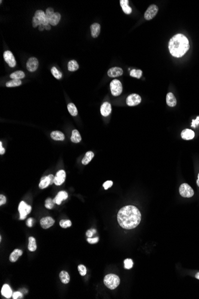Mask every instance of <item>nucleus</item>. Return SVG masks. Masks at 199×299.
<instances>
[{
	"label": "nucleus",
	"mask_w": 199,
	"mask_h": 299,
	"mask_svg": "<svg viewBox=\"0 0 199 299\" xmlns=\"http://www.w3.org/2000/svg\"><path fill=\"white\" fill-rule=\"evenodd\" d=\"M104 285L110 290L116 289L120 284V279L116 275L110 274L105 276L104 278Z\"/></svg>",
	"instance_id": "3"
},
{
	"label": "nucleus",
	"mask_w": 199,
	"mask_h": 299,
	"mask_svg": "<svg viewBox=\"0 0 199 299\" xmlns=\"http://www.w3.org/2000/svg\"><path fill=\"white\" fill-rule=\"evenodd\" d=\"M124 74V71L121 68L119 67H113L109 69L107 71V75L110 78H116Z\"/></svg>",
	"instance_id": "14"
},
{
	"label": "nucleus",
	"mask_w": 199,
	"mask_h": 299,
	"mask_svg": "<svg viewBox=\"0 0 199 299\" xmlns=\"http://www.w3.org/2000/svg\"><path fill=\"white\" fill-rule=\"evenodd\" d=\"M38 66H39V62L36 57H30L27 61L26 68L29 72H33L36 71L38 68Z\"/></svg>",
	"instance_id": "11"
},
{
	"label": "nucleus",
	"mask_w": 199,
	"mask_h": 299,
	"mask_svg": "<svg viewBox=\"0 0 199 299\" xmlns=\"http://www.w3.org/2000/svg\"><path fill=\"white\" fill-rule=\"evenodd\" d=\"M54 203L53 202V200L51 199V198H48L45 200V207L48 208V209H52L54 207Z\"/></svg>",
	"instance_id": "38"
},
{
	"label": "nucleus",
	"mask_w": 199,
	"mask_h": 299,
	"mask_svg": "<svg viewBox=\"0 0 199 299\" xmlns=\"http://www.w3.org/2000/svg\"><path fill=\"white\" fill-rule=\"evenodd\" d=\"M124 267L127 269H130L133 267L132 260L130 259H127L124 261Z\"/></svg>",
	"instance_id": "37"
},
{
	"label": "nucleus",
	"mask_w": 199,
	"mask_h": 299,
	"mask_svg": "<svg viewBox=\"0 0 199 299\" xmlns=\"http://www.w3.org/2000/svg\"><path fill=\"white\" fill-rule=\"evenodd\" d=\"M95 233H96V230H95V229H92L88 230V231L87 232V233H86V235H87L88 238H91V237L93 236V235H94V234H95Z\"/></svg>",
	"instance_id": "45"
},
{
	"label": "nucleus",
	"mask_w": 199,
	"mask_h": 299,
	"mask_svg": "<svg viewBox=\"0 0 199 299\" xmlns=\"http://www.w3.org/2000/svg\"><path fill=\"white\" fill-rule=\"evenodd\" d=\"M61 19V14L58 12H55L54 14L50 19V25L51 26H56L59 23Z\"/></svg>",
	"instance_id": "24"
},
{
	"label": "nucleus",
	"mask_w": 199,
	"mask_h": 299,
	"mask_svg": "<svg viewBox=\"0 0 199 299\" xmlns=\"http://www.w3.org/2000/svg\"><path fill=\"white\" fill-rule=\"evenodd\" d=\"M5 153V150L2 147V142H0V154L3 155Z\"/></svg>",
	"instance_id": "49"
},
{
	"label": "nucleus",
	"mask_w": 199,
	"mask_h": 299,
	"mask_svg": "<svg viewBox=\"0 0 199 299\" xmlns=\"http://www.w3.org/2000/svg\"><path fill=\"white\" fill-rule=\"evenodd\" d=\"M51 25H50V24H49V25H48L45 26V29H46L47 30H50L51 29Z\"/></svg>",
	"instance_id": "51"
},
{
	"label": "nucleus",
	"mask_w": 199,
	"mask_h": 299,
	"mask_svg": "<svg viewBox=\"0 0 199 299\" xmlns=\"http://www.w3.org/2000/svg\"><path fill=\"white\" fill-rule=\"evenodd\" d=\"M54 220L51 217H45L41 219L40 224L43 229H47L51 227L54 224Z\"/></svg>",
	"instance_id": "15"
},
{
	"label": "nucleus",
	"mask_w": 199,
	"mask_h": 299,
	"mask_svg": "<svg viewBox=\"0 0 199 299\" xmlns=\"http://www.w3.org/2000/svg\"><path fill=\"white\" fill-rule=\"evenodd\" d=\"M112 112L111 104L107 102H104L101 106L100 112L103 117H108Z\"/></svg>",
	"instance_id": "16"
},
{
	"label": "nucleus",
	"mask_w": 199,
	"mask_h": 299,
	"mask_svg": "<svg viewBox=\"0 0 199 299\" xmlns=\"http://www.w3.org/2000/svg\"><path fill=\"white\" fill-rule=\"evenodd\" d=\"M168 48L172 56L178 58L181 57L190 48L189 41L185 35L178 33L171 38Z\"/></svg>",
	"instance_id": "2"
},
{
	"label": "nucleus",
	"mask_w": 199,
	"mask_h": 299,
	"mask_svg": "<svg viewBox=\"0 0 199 299\" xmlns=\"http://www.w3.org/2000/svg\"><path fill=\"white\" fill-rule=\"evenodd\" d=\"M81 136L80 133L77 130H74L72 131V136H71V141L73 143L77 144L81 141Z\"/></svg>",
	"instance_id": "27"
},
{
	"label": "nucleus",
	"mask_w": 199,
	"mask_h": 299,
	"mask_svg": "<svg viewBox=\"0 0 199 299\" xmlns=\"http://www.w3.org/2000/svg\"><path fill=\"white\" fill-rule=\"evenodd\" d=\"M113 185V181H110V180H109V181H106L104 184H103V187L104 188L105 190H107L109 188H110Z\"/></svg>",
	"instance_id": "42"
},
{
	"label": "nucleus",
	"mask_w": 199,
	"mask_h": 299,
	"mask_svg": "<svg viewBox=\"0 0 199 299\" xmlns=\"http://www.w3.org/2000/svg\"><path fill=\"white\" fill-rule=\"evenodd\" d=\"M54 9L51 7H48L46 9V11H45V14H46V16L50 20V19L51 17V16L54 14Z\"/></svg>",
	"instance_id": "40"
},
{
	"label": "nucleus",
	"mask_w": 199,
	"mask_h": 299,
	"mask_svg": "<svg viewBox=\"0 0 199 299\" xmlns=\"http://www.w3.org/2000/svg\"><path fill=\"white\" fill-rule=\"evenodd\" d=\"M41 25H42V22L38 19H37L36 17L33 16V17L32 19V26L33 28H36L37 26H39Z\"/></svg>",
	"instance_id": "41"
},
{
	"label": "nucleus",
	"mask_w": 199,
	"mask_h": 299,
	"mask_svg": "<svg viewBox=\"0 0 199 299\" xmlns=\"http://www.w3.org/2000/svg\"><path fill=\"white\" fill-rule=\"evenodd\" d=\"M33 219L32 218L28 219L27 220V222H26V225L29 227H32V226H33Z\"/></svg>",
	"instance_id": "48"
},
{
	"label": "nucleus",
	"mask_w": 199,
	"mask_h": 299,
	"mask_svg": "<svg viewBox=\"0 0 199 299\" xmlns=\"http://www.w3.org/2000/svg\"><path fill=\"white\" fill-rule=\"evenodd\" d=\"M94 156V153L92 151H88L86 153L85 156L82 160V163L84 165H87L92 160Z\"/></svg>",
	"instance_id": "26"
},
{
	"label": "nucleus",
	"mask_w": 199,
	"mask_h": 299,
	"mask_svg": "<svg viewBox=\"0 0 199 299\" xmlns=\"http://www.w3.org/2000/svg\"><path fill=\"white\" fill-rule=\"evenodd\" d=\"M51 74H53V75L57 80H60L61 78L62 77V74L60 71H59L55 67H53L51 69Z\"/></svg>",
	"instance_id": "35"
},
{
	"label": "nucleus",
	"mask_w": 199,
	"mask_h": 299,
	"mask_svg": "<svg viewBox=\"0 0 199 299\" xmlns=\"http://www.w3.org/2000/svg\"><path fill=\"white\" fill-rule=\"evenodd\" d=\"M6 203V198L3 195H0V205H2Z\"/></svg>",
	"instance_id": "47"
},
{
	"label": "nucleus",
	"mask_w": 199,
	"mask_h": 299,
	"mask_svg": "<svg viewBox=\"0 0 199 299\" xmlns=\"http://www.w3.org/2000/svg\"><path fill=\"white\" fill-rule=\"evenodd\" d=\"M141 102V97L140 95L133 93L128 96L127 98V104L129 106H134L139 105Z\"/></svg>",
	"instance_id": "9"
},
{
	"label": "nucleus",
	"mask_w": 199,
	"mask_h": 299,
	"mask_svg": "<svg viewBox=\"0 0 199 299\" xmlns=\"http://www.w3.org/2000/svg\"><path fill=\"white\" fill-rule=\"evenodd\" d=\"M68 197V194L65 191H60L59 192L55 197L53 199V202L57 205H60L61 202L64 200H66Z\"/></svg>",
	"instance_id": "17"
},
{
	"label": "nucleus",
	"mask_w": 199,
	"mask_h": 299,
	"mask_svg": "<svg viewBox=\"0 0 199 299\" xmlns=\"http://www.w3.org/2000/svg\"><path fill=\"white\" fill-rule=\"evenodd\" d=\"M67 68L69 71L74 72L79 69V65L75 60H70L67 65Z\"/></svg>",
	"instance_id": "29"
},
{
	"label": "nucleus",
	"mask_w": 199,
	"mask_h": 299,
	"mask_svg": "<svg viewBox=\"0 0 199 299\" xmlns=\"http://www.w3.org/2000/svg\"><path fill=\"white\" fill-rule=\"evenodd\" d=\"M199 125V116L197 117V119L196 120H193L192 127L193 128H196Z\"/></svg>",
	"instance_id": "46"
},
{
	"label": "nucleus",
	"mask_w": 199,
	"mask_h": 299,
	"mask_svg": "<svg viewBox=\"0 0 199 299\" xmlns=\"http://www.w3.org/2000/svg\"><path fill=\"white\" fill-rule=\"evenodd\" d=\"M22 84L20 80H12L6 83L7 87H14L20 86Z\"/></svg>",
	"instance_id": "33"
},
{
	"label": "nucleus",
	"mask_w": 199,
	"mask_h": 299,
	"mask_svg": "<svg viewBox=\"0 0 199 299\" xmlns=\"http://www.w3.org/2000/svg\"><path fill=\"white\" fill-rule=\"evenodd\" d=\"M111 93L114 96H118L122 93L123 88L121 81L115 79L110 83V84Z\"/></svg>",
	"instance_id": "4"
},
{
	"label": "nucleus",
	"mask_w": 199,
	"mask_h": 299,
	"mask_svg": "<svg viewBox=\"0 0 199 299\" xmlns=\"http://www.w3.org/2000/svg\"><path fill=\"white\" fill-rule=\"evenodd\" d=\"M59 277H60L61 281L63 284H68L70 281V276L66 271H61L59 274Z\"/></svg>",
	"instance_id": "28"
},
{
	"label": "nucleus",
	"mask_w": 199,
	"mask_h": 299,
	"mask_svg": "<svg viewBox=\"0 0 199 299\" xmlns=\"http://www.w3.org/2000/svg\"><path fill=\"white\" fill-rule=\"evenodd\" d=\"M143 71L140 69H132L130 72V76L137 79L141 78L142 77Z\"/></svg>",
	"instance_id": "34"
},
{
	"label": "nucleus",
	"mask_w": 199,
	"mask_h": 299,
	"mask_svg": "<svg viewBox=\"0 0 199 299\" xmlns=\"http://www.w3.org/2000/svg\"><path fill=\"white\" fill-rule=\"evenodd\" d=\"M22 254H23V251L21 250H18V249L14 250L10 256V257H9L10 261L11 262H13V263L16 262L18 260V257L22 255Z\"/></svg>",
	"instance_id": "23"
},
{
	"label": "nucleus",
	"mask_w": 199,
	"mask_h": 299,
	"mask_svg": "<svg viewBox=\"0 0 199 299\" xmlns=\"http://www.w3.org/2000/svg\"><path fill=\"white\" fill-rule=\"evenodd\" d=\"M128 0H121L120 4L123 11L127 14H130L132 13V8L129 6Z\"/></svg>",
	"instance_id": "22"
},
{
	"label": "nucleus",
	"mask_w": 199,
	"mask_h": 299,
	"mask_svg": "<svg viewBox=\"0 0 199 299\" xmlns=\"http://www.w3.org/2000/svg\"><path fill=\"white\" fill-rule=\"evenodd\" d=\"M24 77H25V74L21 71H16V72L12 73L10 75V78H12V80H21L22 78H24Z\"/></svg>",
	"instance_id": "30"
},
{
	"label": "nucleus",
	"mask_w": 199,
	"mask_h": 299,
	"mask_svg": "<svg viewBox=\"0 0 199 299\" xmlns=\"http://www.w3.org/2000/svg\"><path fill=\"white\" fill-rule=\"evenodd\" d=\"M38 29H39V31H43L45 29V26L43 25H41L39 26Z\"/></svg>",
	"instance_id": "50"
},
{
	"label": "nucleus",
	"mask_w": 199,
	"mask_h": 299,
	"mask_svg": "<svg viewBox=\"0 0 199 299\" xmlns=\"http://www.w3.org/2000/svg\"><path fill=\"white\" fill-rule=\"evenodd\" d=\"M79 272L81 276H85L87 274L86 267L83 265H80L78 267Z\"/></svg>",
	"instance_id": "39"
},
{
	"label": "nucleus",
	"mask_w": 199,
	"mask_h": 299,
	"mask_svg": "<svg viewBox=\"0 0 199 299\" xmlns=\"http://www.w3.org/2000/svg\"><path fill=\"white\" fill-rule=\"evenodd\" d=\"M67 109L70 114L73 117H76L78 115V109L76 106L73 103H69L67 105Z\"/></svg>",
	"instance_id": "31"
},
{
	"label": "nucleus",
	"mask_w": 199,
	"mask_h": 299,
	"mask_svg": "<svg viewBox=\"0 0 199 299\" xmlns=\"http://www.w3.org/2000/svg\"><path fill=\"white\" fill-rule=\"evenodd\" d=\"M166 103L170 107L177 105V99L172 93H168L166 95Z\"/></svg>",
	"instance_id": "20"
},
{
	"label": "nucleus",
	"mask_w": 199,
	"mask_h": 299,
	"mask_svg": "<svg viewBox=\"0 0 199 299\" xmlns=\"http://www.w3.org/2000/svg\"><path fill=\"white\" fill-rule=\"evenodd\" d=\"M1 294L5 298L9 299L13 296V292H12L10 287L8 285L5 284L2 287Z\"/></svg>",
	"instance_id": "21"
},
{
	"label": "nucleus",
	"mask_w": 199,
	"mask_h": 299,
	"mask_svg": "<svg viewBox=\"0 0 199 299\" xmlns=\"http://www.w3.org/2000/svg\"><path fill=\"white\" fill-rule=\"evenodd\" d=\"M118 222L125 229H132L139 225L141 220L140 210L135 206L127 205L122 207L118 213Z\"/></svg>",
	"instance_id": "1"
},
{
	"label": "nucleus",
	"mask_w": 199,
	"mask_h": 299,
	"mask_svg": "<svg viewBox=\"0 0 199 299\" xmlns=\"http://www.w3.org/2000/svg\"><path fill=\"white\" fill-rule=\"evenodd\" d=\"M181 138L184 140L189 141L193 139L195 136V132L190 129H185L181 132Z\"/></svg>",
	"instance_id": "19"
},
{
	"label": "nucleus",
	"mask_w": 199,
	"mask_h": 299,
	"mask_svg": "<svg viewBox=\"0 0 199 299\" xmlns=\"http://www.w3.org/2000/svg\"><path fill=\"white\" fill-rule=\"evenodd\" d=\"M37 246L36 244V240L35 239L30 237L29 238V244H28V250L30 251H35L36 250Z\"/></svg>",
	"instance_id": "32"
},
{
	"label": "nucleus",
	"mask_w": 199,
	"mask_h": 299,
	"mask_svg": "<svg viewBox=\"0 0 199 299\" xmlns=\"http://www.w3.org/2000/svg\"><path fill=\"white\" fill-rule=\"evenodd\" d=\"M197 184H198V186L199 187V174H198V179L197 180Z\"/></svg>",
	"instance_id": "52"
},
{
	"label": "nucleus",
	"mask_w": 199,
	"mask_h": 299,
	"mask_svg": "<svg viewBox=\"0 0 199 299\" xmlns=\"http://www.w3.org/2000/svg\"><path fill=\"white\" fill-rule=\"evenodd\" d=\"M60 225L63 228H67L71 226L72 222L69 220H61L60 222Z\"/></svg>",
	"instance_id": "36"
},
{
	"label": "nucleus",
	"mask_w": 199,
	"mask_h": 299,
	"mask_svg": "<svg viewBox=\"0 0 199 299\" xmlns=\"http://www.w3.org/2000/svg\"><path fill=\"white\" fill-rule=\"evenodd\" d=\"M18 210L20 213V219L24 220L26 217V216L30 213L32 207L24 201H21L18 205Z\"/></svg>",
	"instance_id": "5"
},
{
	"label": "nucleus",
	"mask_w": 199,
	"mask_h": 299,
	"mask_svg": "<svg viewBox=\"0 0 199 299\" xmlns=\"http://www.w3.org/2000/svg\"><path fill=\"white\" fill-rule=\"evenodd\" d=\"M55 177L53 174H50L48 176H44L41 179V181L39 184V187L41 189L47 187L50 184L54 183Z\"/></svg>",
	"instance_id": "8"
},
{
	"label": "nucleus",
	"mask_w": 199,
	"mask_h": 299,
	"mask_svg": "<svg viewBox=\"0 0 199 299\" xmlns=\"http://www.w3.org/2000/svg\"><path fill=\"white\" fill-rule=\"evenodd\" d=\"M180 195L184 198H191L194 195V190L187 183L182 184L179 189Z\"/></svg>",
	"instance_id": "6"
},
{
	"label": "nucleus",
	"mask_w": 199,
	"mask_h": 299,
	"mask_svg": "<svg viewBox=\"0 0 199 299\" xmlns=\"http://www.w3.org/2000/svg\"><path fill=\"white\" fill-rule=\"evenodd\" d=\"M90 29H91V36L93 38H97L100 33L101 26L99 23H94L91 25Z\"/></svg>",
	"instance_id": "18"
},
{
	"label": "nucleus",
	"mask_w": 199,
	"mask_h": 299,
	"mask_svg": "<svg viewBox=\"0 0 199 299\" xmlns=\"http://www.w3.org/2000/svg\"><path fill=\"white\" fill-rule=\"evenodd\" d=\"M35 17L38 19L41 22L42 24L44 26L48 25L50 24V20L47 17L45 12L42 10H37L35 13Z\"/></svg>",
	"instance_id": "13"
},
{
	"label": "nucleus",
	"mask_w": 199,
	"mask_h": 299,
	"mask_svg": "<svg viewBox=\"0 0 199 299\" xmlns=\"http://www.w3.org/2000/svg\"><path fill=\"white\" fill-rule=\"evenodd\" d=\"M196 278L197 279L199 280V272H198V273L196 275Z\"/></svg>",
	"instance_id": "53"
},
{
	"label": "nucleus",
	"mask_w": 199,
	"mask_h": 299,
	"mask_svg": "<svg viewBox=\"0 0 199 299\" xmlns=\"http://www.w3.org/2000/svg\"><path fill=\"white\" fill-rule=\"evenodd\" d=\"M12 296H13V298L14 299H21L23 298L22 294L20 292H14Z\"/></svg>",
	"instance_id": "44"
},
{
	"label": "nucleus",
	"mask_w": 199,
	"mask_h": 299,
	"mask_svg": "<svg viewBox=\"0 0 199 299\" xmlns=\"http://www.w3.org/2000/svg\"><path fill=\"white\" fill-rule=\"evenodd\" d=\"M51 138L57 141H63L64 140V134L60 131H54L51 133Z\"/></svg>",
	"instance_id": "25"
},
{
	"label": "nucleus",
	"mask_w": 199,
	"mask_h": 299,
	"mask_svg": "<svg viewBox=\"0 0 199 299\" xmlns=\"http://www.w3.org/2000/svg\"><path fill=\"white\" fill-rule=\"evenodd\" d=\"M4 59L5 62L8 65V66L11 68H14L16 65V61L14 58V55L11 53V51L9 50H7L4 51L3 54Z\"/></svg>",
	"instance_id": "10"
},
{
	"label": "nucleus",
	"mask_w": 199,
	"mask_h": 299,
	"mask_svg": "<svg viewBox=\"0 0 199 299\" xmlns=\"http://www.w3.org/2000/svg\"><path fill=\"white\" fill-rule=\"evenodd\" d=\"M159 11V8L156 5L152 4L149 7L144 13V18L147 20H150L153 19Z\"/></svg>",
	"instance_id": "7"
},
{
	"label": "nucleus",
	"mask_w": 199,
	"mask_h": 299,
	"mask_svg": "<svg viewBox=\"0 0 199 299\" xmlns=\"http://www.w3.org/2000/svg\"><path fill=\"white\" fill-rule=\"evenodd\" d=\"M66 177V172L64 170H61L58 171L56 173V176H55L54 178V184L57 186H60L65 181Z\"/></svg>",
	"instance_id": "12"
},
{
	"label": "nucleus",
	"mask_w": 199,
	"mask_h": 299,
	"mask_svg": "<svg viewBox=\"0 0 199 299\" xmlns=\"http://www.w3.org/2000/svg\"><path fill=\"white\" fill-rule=\"evenodd\" d=\"M98 237H96V238H88L87 239V241L90 243V244H96L98 242Z\"/></svg>",
	"instance_id": "43"
}]
</instances>
